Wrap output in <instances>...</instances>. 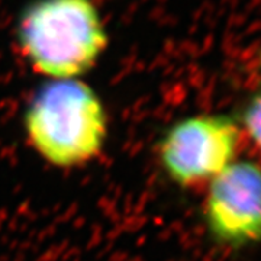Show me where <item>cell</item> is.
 Here are the masks:
<instances>
[{"instance_id":"1","label":"cell","mask_w":261,"mask_h":261,"mask_svg":"<svg viewBox=\"0 0 261 261\" xmlns=\"http://www.w3.org/2000/svg\"><path fill=\"white\" fill-rule=\"evenodd\" d=\"M16 38L30 67L53 80L87 73L108 45L93 0H35L19 18Z\"/></svg>"},{"instance_id":"3","label":"cell","mask_w":261,"mask_h":261,"mask_svg":"<svg viewBox=\"0 0 261 261\" xmlns=\"http://www.w3.org/2000/svg\"><path fill=\"white\" fill-rule=\"evenodd\" d=\"M238 141V126L230 117L192 116L166 132L158 145V157L174 183L190 187L213 180L232 164Z\"/></svg>"},{"instance_id":"2","label":"cell","mask_w":261,"mask_h":261,"mask_svg":"<svg viewBox=\"0 0 261 261\" xmlns=\"http://www.w3.org/2000/svg\"><path fill=\"white\" fill-rule=\"evenodd\" d=\"M24 123L35 151L58 169L91 161L108 135V116L100 97L79 79L45 83L28 105Z\"/></svg>"},{"instance_id":"5","label":"cell","mask_w":261,"mask_h":261,"mask_svg":"<svg viewBox=\"0 0 261 261\" xmlns=\"http://www.w3.org/2000/svg\"><path fill=\"white\" fill-rule=\"evenodd\" d=\"M245 129L254 144L261 148V94L248 105L244 116Z\"/></svg>"},{"instance_id":"4","label":"cell","mask_w":261,"mask_h":261,"mask_svg":"<svg viewBox=\"0 0 261 261\" xmlns=\"http://www.w3.org/2000/svg\"><path fill=\"white\" fill-rule=\"evenodd\" d=\"M210 232L228 244L261 239V169L232 163L213 180L204 204Z\"/></svg>"}]
</instances>
